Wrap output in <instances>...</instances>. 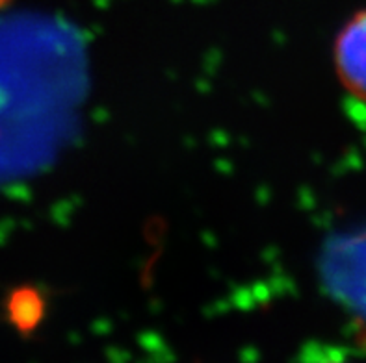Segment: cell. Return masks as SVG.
<instances>
[{
  "mask_svg": "<svg viewBox=\"0 0 366 363\" xmlns=\"http://www.w3.org/2000/svg\"><path fill=\"white\" fill-rule=\"evenodd\" d=\"M333 58L344 88L366 102V9L344 24L335 41Z\"/></svg>",
  "mask_w": 366,
  "mask_h": 363,
  "instance_id": "cell-1",
  "label": "cell"
},
{
  "mask_svg": "<svg viewBox=\"0 0 366 363\" xmlns=\"http://www.w3.org/2000/svg\"><path fill=\"white\" fill-rule=\"evenodd\" d=\"M337 282L344 299L366 319V232L340 247Z\"/></svg>",
  "mask_w": 366,
  "mask_h": 363,
  "instance_id": "cell-2",
  "label": "cell"
},
{
  "mask_svg": "<svg viewBox=\"0 0 366 363\" xmlns=\"http://www.w3.org/2000/svg\"><path fill=\"white\" fill-rule=\"evenodd\" d=\"M6 313H8V321L21 334H30L39 327L45 313V304L41 295L36 290H28V287L15 290L6 302Z\"/></svg>",
  "mask_w": 366,
  "mask_h": 363,
  "instance_id": "cell-3",
  "label": "cell"
}]
</instances>
